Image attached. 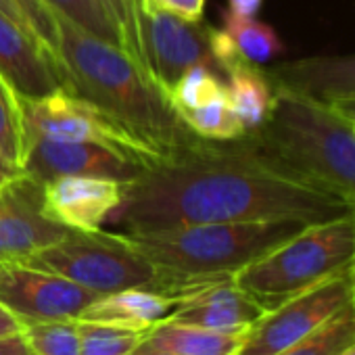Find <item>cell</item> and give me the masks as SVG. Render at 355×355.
I'll return each instance as SVG.
<instances>
[{"label": "cell", "instance_id": "obj_23", "mask_svg": "<svg viewBox=\"0 0 355 355\" xmlns=\"http://www.w3.org/2000/svg\"><path fill=\"white\" fill-rule=\"evenodd\" d=\"M182 119L197 136H201L205 140L230 142V140H239L247 134L245 125L241 123V119L236 117V113L230 105L228 90L220 92L218 96L203 103L201 107L182 113Z\"/></svg>", "mask_w": 355, "mask_h": 355}, {"label": "cell", "instance_id": "obj_38", "mask_svg": "<svg viewBox=\"0 0 355 355\" xmlns=\"http://www.w3.org/2000/svg\"><path fill=\"white\" fill-rule=\"evenodd\" d=\"M351 307L355 311V261L351 266Z\"/></svg>", "mask_w": 355, "mask_h": 355}, {"label": "cell", "instance_id": "obj_31", "mask_svg": "<svg viewBox=\"0 0 355 355\" xmlns=\"http://www.w3.org/2000/svg\"><path fill=\"white\" fill-rule=\"evenodd\" d=\"M261 7H263V0H228L226 13L245 17V19H253V17H257Z\"/></svg>", "mask_w": 355, "mask_h": 355}, {"label": "cell", "instance_id": "obj_8", "mask_svg": "<svg viewBox=\"0 0 355 355\" xmlns=\"http://www.w3.org/2000/svg\"><path fill=\"white\" fill-rule=\"evenodd\" d=\"M347 305H351V270L263 311L245 332L236 355H278Z\"/></svg>", "mask_w": 355, "mask_h": 355}, {"label": "cell", "instance_id": "obj_6", "mask_svg": "<svg viewBox=\"0 0 355 355\" xmlns=\"http://www.w3.org/2000/svg\"><path fill=\"white\" fill-rule=\"evenodd\" d=\"M24 263L59 274L98 297L123 288L159 291L161 286L157 268L123 232L71 230L65 239L24 259Z\"/></svg>", "mask_w": 355, "mask_h": 355}, {"label": "cell", "instance_id": "obj_25", "mask_svg": "<svg viewBox=\"0 0 355 355\" xmlns=\"http://www.w3.org/2000/svg\"><path fill=\"white\" fill-rule=\"evenodd\" d=\"M21 334L32 355H80L78 320L24 322Z\"/></svg>", "mask_w": 355, "mask_h": 355}, {"label": "cell", "instance_id": "obj_12", "mask_svg": "<svg viewBox=\"0 0 355 355\" xmlns=\"http://www.w3.org/2000/svg\"><path fill=\"white\" fill-rule=\"evenodd\" d=\"M40 193L42 184L26 171L0 189V261H24L71 232L42 214Z\"/></svg>", "mask_w": 355, "mask_h": 355}, {"label": "cell", "instance_id": "obj_22", "mask_svg": "<svg viewBox=\"0 0 355 355\" xmlns=\"http://www.w3.org/2000/svg\"><path fill=\"white\" fill-rule=\"evenodd\" d=\"M222 30L230 36V40L234 42L241 57H245L247 61H251L255 65L270 63L272 59L284 55V51H286L278 32L272 26L257 21L255 17L245 19V17L224 13Z\"/></svg>", "mask_w": 355, "mask_h": 355}, {"label": "cell", "instance_id": "obj_19", "mask_svg": "<svg viewBox=\"0 0 355 355\" xmlns=\"http://www.w3.org/2000/svg\"><path fill=\"white\" fill-rule=\"evenodd\" d=\"M245 334L218 332L193 324L163 320L153 326L144 340L173 355H236Z\"/></svg>", "mask_w": 355, "mask_h": 355}, {"label": "cell", "instance_id": "obj_5", "mask_svg": "<svg viewBox=\"0 0 355 355\" xmlns=\"http://www.w3.org/2000/svg\"><path fill=\"white\" fill-rule=\"evenodd\" d=\"M355 261V211L303 226L247 268L234 282L266 311L351 270Z\"/></svg>", "mask_w": 355, "mask_h": 355}, {"label": "cell", "instance_id": "obj_33", "mask_svg": "<svg viewBox=\"0 0 355 355\" xmlns=\"http://www.w3.org/2000/svg\"><path fill=\"white\" fill-rule=\"evenodd\" d=\"M17 332H21V320L0 303V338L17 334Z\"/></svg>", "mask_w": 355, "mask_h": 355}, {"label": "cell", "instance_id": "obj_13", "mask_svg": "<svg viewBox=\"0 0 355 355\" xmlns=\"http://www.w3.org/2000/svg\"><path fill=\"white\" fill-rule=\"evenodd\" d=\"M24 171L40 184L59 175H94L132 182L144 171V167L96 144L34 136Z\"/></svg>", "mask_w": 355, "mask_h": 355}, {"label": "cell", "instance_id": "obj_29", "mask_svg": "<svg viewBox=\"0 0 355 355\" xmlns=\"http://www.w3.org/2000/svg\"><path fill=\"white\" fill-rule=\"evenodd\" d=\"M105 5L113 11L123 30L130 57H134L144 69H148L140 40V0H105Z\"/></svg>", "mask_w": 355, "mask_h": 355}, {"label": "cell", "instance_id": "obj_34", "mask_svg": "<svg viewBox=\"0 0 355 355\" xmlns=\"http://www.w3.org/2000/svg\"><path fill=\"white\" fill-rule=\"evenodd\" d=\"M0 13H5L7 17H11L13 21H17L19 26H24L28 32H32L34 34V30L30 28V24H28V19H26V15L21 13V9L15 5V0H0ZM36 36V34H34ZM38 38V36H36ZM44 46V44H42Z\"/></svg>", "mask_w": 355, "mask_h": 355}, {"label": "cell", "instance_id": "obj_21", "mask_svg": "<svg viewBox=\"0 0 355 355\" xmlns=\"http://www.w3.org/2000/svg\"><path fill=\"white\" fill-rule=\"evenodd\" d=\"M30 144L32 138L26 125L21 96L0 73V157L11 167L24 171Z\"/></svg>", "mask_w": 355, "mask_h": 355}, {"label": "cell", "instance_id": "obj_2", "mask_svg": "<svg viewBox=\"0 0 355 355\" xmlns=\"http://www.w3.org/2000/svg\"><path fill=\"white\" fill-rule=\"evenodd\" d=\"M57 30V61L65 92L107 113L161 163L203 140L187 125L150 71L123 49L94 38L61 15Z\"/></svg>", "mask_w": 355, "mask_h": 355}, {"label": "cell", "instance_id": "obj_11", "mask_svg": "<svg viewBox=\"0 0 355 355\" xmlns=\"http://www.w3.org/2000/svg\"><path fill=\"white\" fill-rule=\"evenodd\" d=\"M130 182L94 175H59L42 184V214L76 232L103 230Z\"/></svg>", "mask_w": 355, "mask_h": 355}, {"label": "cell", "instance_id": "obj_35", "mask_svg": "<svg viewBox=\"0 0 355 355\" xmlns=\"http://www.w3.org/2000/svg\"><path fill=\"white\" fill-rule=\"evenodd\" d=\"M21 173H24V171L11 167L3 157H0V189H5V187H9L11 182H15Z\"/></svg>", "mask_w": 355, "mask_h": 355}, {"label": "cell", "instance_id": "obj_28", "mask_svg": "<svg viewBox=\"0 0 355 355\" xmlns=\"http://www.w3.org/2000/svg\"><path fill=\"white\" fill-rule=\"evenodd\" d=\"M15 5L26 15L30 28L44 44V49L57 59L59 49V30H57V15L46 7L44 0H15Z\"/></svg>", "mask_w": 355, "mask_h": 355}, {"label": "cell", "instance_id": "obj_17", "mask_svg": "<svg viewBox=\"0 0 355 355\" xmlns=\"http://www.w3.org/2000/svg\"><path fill=\"white\" fill-rule=\"evenodd\" d=\"M178 301V297L153 288H123L96 297L78 320L113 324L146 334L153 326L171 315Z\"/></svg>", "mask_w": 355, "mask_h": 355}, {"label": "cell", "instance_id": "obj_18", "mask_svg": "<svg viewBox=\"0 0 355 355\" xmlns=\"http://www.w3.org/2000/svg\"><path fill=\"white\" fill-rule=\"evenodd\" d=\"M222 76L226 80L230 105L247 134L261 128L272 111L276 94L268 69H261V65H255L239 55L222 69Z\"/></svg>", "mask_w": 355, "mask_h": 355}, {"label": "cell", "instance_id": "obj_4", "mask_svg": "<svg viewBox=\"0 0 355 355\" xmlns=\"http://www.w3.org/2000/svg\"><path fill=\"white\" fill-rule=\"evenodd\" d=\"M266 123L245 136L355 203V140L343 109L274 86Z\"/></svg>", "mask_w": 355, "mask_h": 355}, {"label": "cell", "instance_id": "obj_20", "mask_svg": "<svg viewBox=\"0 0 355 355\" xmlns=\"http://www.w3.org/2000/svg\"><path fill=\"white\" fill-rule=\"evenodd\" d=\"M44 3L55 15L65 17L94 38L128 53L123 30L113 11L105 5V0H44Z\"/></svg>", "mask_w": 355, "mask_h": 355}, {"label": "cell", "instance_id": "obj_10", "mask_svg": "<svg viewBox=\"0 0 355 355\" xmlns=\"http://www.w3.org/2000/svg\"><path fill=\"white\" fill-rule=\"evenodd\" d=\"M98 295L24 261H0V303L21 324L42 320H78Z\"/></svg>", "mask_w": 355, "mask_h": 355}, {"label": "cell", "instance_id": "obj_24", "mask_svg": "<svg viewBox=\"0 0 355 355\" xmlns=\"http://www.w3.org/2000/svg\"><path fill=\"white\" fill-rule=\"evenodd\" d=\"M351 343H355V311L351 305H347L315 332L280 351L278 355H338Z\"/></svg>", "mask_w": 355, "mask_h": 355}, {"label": "cell", "instance_id": "obj_9", "mask_svg": "<svg viewBox=\"0 0 355 355\" xmlns=\"http://www.w3.org/2000/svg\"><path fill=\"white\" fill-rule=\"evenodd\" d=\"M214 26L187 19L161 9L140 7V40L146 65L155 82L169 88L193 67H211L220 73L211 49Z\"/></svg>", "mask_w": 355, "mask_h": 355}, {"label": "cell", "instance_id": "obj_16", "mask_svg": "<svg viewBox=\"0 0 355 355\" xmlns=\"http://www.w3.org/2000/svg\"><path fill=\"white\" fill-rule=\"evenodd\" d=\"M274 86L311 96L320 103L349 109L355 107V55H318L286 61L268 69Z\"/></svg>", "mask_w": 355, "mask_h": 355}, {"label": "cell", "instance_id": "obj_30", "mask_svg": "<svg viewBox=\"0 0 355 355\" xmlns=\"http://www.w3.org/2000/svg\"><path fill=\"white\" fill-rule=\"evenodd\" d=\"M142 9H161L187 19H201L205 11V0H140Z\"/></svg>", "mask_w": 355, "mask_h": 355}, {"label": "cell", "instance_id": "obj_14", "mask_svg": "<svg viewBox=\"0 0 355 355\" xmlns=\"http://www.w3.org/2000/svg\"><path fill=\"white\" fill-rule=\"evenodd\" d=\"M0 73L21 98H42L63 90L59 61L5 13H0Z\"/></svg>", "mask_w": 355, "mask_h": 355}, {"label": "cell", "instance_id": "obj_39", "mask_svg": "<svg viewBox=\"0 0 355 355\" xmlns=\"http://www.w3.org/2000/svg\"><path fill=\"white\" fill-rule=\"evenodd\" d=\"M338 355H355V343H351L349 347H345Z\"/></svg>", "mask_w": 355, "mask_h": 355}, {"label": "cell", "instance_id": "obj_1", "mask_svg": "<svg viewBox=\"0 0 355 355\" xmlns=\"http://www.w3.org/2000/svg\"><path fill=\"white\" fill-rule=\"evenodd\" d=\"M355 211V203L255 144L201 140L128 184L109 222L125 234L195 224L295 220L318 224Z\"/></svg>", "mask_w": 355, "mask_h": 355}, {"label": "cell", "instance_id": "obj_15", "mask_svg": "<svg viewBox=\"0 0 355 355\" xmlns=\"http://www.w3.org/2000/svg\"><path fill=\"white\" fill-rule=\"evenodd\" d=\"M263 311L266 309L251 295H247L234 278H230L182 295L167 320L218 332L245 334L263 315Z\"/></svg>", "mask_w": 355, "mask_h": 355}, {"label": "cell", "instance_id": "obj_32", "mask_svg": "<svg viewBox=\"0 0 355 355\" xmlns=\"http://www.w3.org/2000/svg\"><path fill=\"white\" fill-rule=\"evenodd\" d=\"M0 355H32L21 332L0 338Z\"/></svg>", "mask_w": 355, "mask_h": 355}, {"label": "cell", "instance_id": "obj_27", "mask_svg": "<svg viewBox=\"0 0 355 355\" xmlns=\"http://www.w3.org/2000/svg\"><path fill=\"white\" fill-rule=\"evenodd\" d=\"M224 90H226L224 76L211 67L199 65V67L189 69L180 80H178L169 88L167 96H169L171 105L175 107V111L182 117V113L201 107L203 103L211 101L214 96H218Z\"/></svg>", "mask_w": 355, "mask_h": 355}, {"label": "cell", "instance_id": "obj_3", "mask_svg": "<svg viewBox=\"0 0 355 355\" xmlns=\"http://www.w3.org/2000/svg\"><path fill=\"white\" fill-rule=\"evenodd\" d=\"M303 226L307 224L295 220L220 222L128 234V239L157 268L159 291L180 299L199 286L234 278Z\"/></svg>", "mask_w": 355, "mask_h": 355}, {"label": "cell", "instance_id": "obj_7", "mask_svg": "<svg viewBox=\"0 0 355 355\" xmlns=\"http://www.w3.org/2000/svg\"><path fill=\"white\" fill-rule=\"evenodd\" d=\"M21 105L30 138L44 136L53 140L96 144L136 161L144 169L161 163L146 144L134 138L107 113L65 90L42 98H21Z\"/></svg>", "mask_w": 355, "mask_h": 355}, {"label": "cell", "instance_id": "obj_26", "mask_svg": "<svg viewBox=\"0 0 355 355\" xmlns=\"http://www.w3.org/2000/svg\"><path fill=\"white\" fill-rule=\"evenodd\" d=\"M78 328L80 355H130L144 338V332L103 322L78 320Z\"/></svg>", "mask_w": 355, "mask_h": 355}, {"label": "cell", "instance_id": "obj_36", "mask_svg": "<svg viewBox=\"0 0 355 355\" xmlns=\"http://www.w3.org/2000/svg\"><path fill=\"white\" fill-rule=\"evenodd\" d=\"M130 355H173V353H167V351H161L157 347H153L150 343H146L144 338L140 340V345L130 353Z\"/></svg>", "mask_w": 355, "mask_h": 355}, {"label": "cell", "instance_id": "obj_37", "mask_svg": "<svg viewBox=\"0 0 355 355\" xmlns=\"http://www.w3.org/2000/svg\"><path fill=\"white\" fill-rule=\"evenodd\" d=\"M340 109V107H338ZM349 117V128H351V134H353V140H355V107H349V109H343Z\"/></svg>", "mask_w": 355, "mask_h": 355}]
</instances>
